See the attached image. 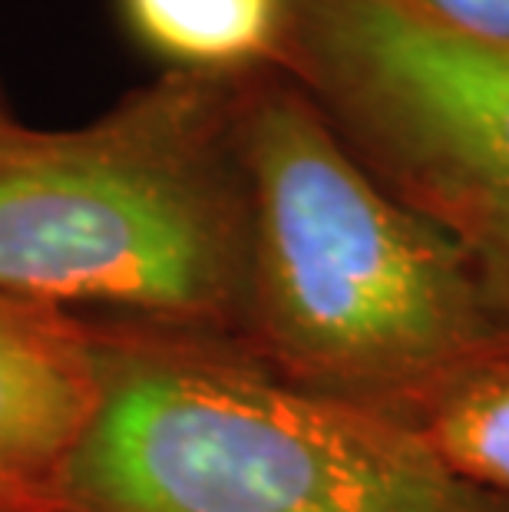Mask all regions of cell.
Returning a JSON list of instances; mask_svg holds the SVG:
<instances>
[{"mask_svg":"<svg viewBox=\"0 0 509 512\" xmlns=\"http://www.w3.org/2000/svg\"><path fill=\"white\" fill-rule=\"evenodd\" d=\"M116 10L162 73L252 76L285 63L288 0H116Z\"/></svg>","mask_w":509,"mask_h":512,"instance_id":"5","label":"cell"},{"mask_svg":"<svg viewBox=\"0 0 509 512\" xmlns=\"http://www.w3.org/2000/svg\"><path fill=\"white\" fill-rule=\"evenodd\" d=\"M238 143L252 248L235 341L255 361L404 423L483 367L496 334L467 255L351 156L291 76H245Z\"/></svg>","mask_w":509,"mask_h":512,"instance_id":"1","label":"cell"},{"mask_svg":"<svg viewBox=\"0 0 509 512\" xmlns=\"http://www.w3.org/2000/svg\"><path fill=\"white\" fill-rule=\"evenodd\" d=\"M96 403L90 321L0 294V512H63Z\"/></svg>","mask_w":509,"mask_h":512,"instance_id":"4","label":"cell"},{"mask_svg":"<svg viewBox=\"0 0 509 512\" xmlns=\"http://www.w3.org/2000/svg\"><path fill=\"white\" fill-rule=\"evenodd\" d=\"M86 321L100 403L63 512H493L420 427L311 394L235 337Z\"/></svg>","mask_w":509,"mask_h":512,"instance_id":"3","label":"cell"},{"mask_svg":"<svg viewBox=\"0 0 509 512\" xmlns=\"http://www.w3.org/2000/svg\"><path fill=\"white\" fill-rule=\"evenodd\" d=\"M460 37L509 47V0H404Z\"/></svg>","mask_w":509,"mask_h":512,"instance_id":"7","label":"cell"},{"mask_svg":"<svg viewBox=\"0 0 509 512\" xmlns=\"http://www.w3.org/2000/svg\"><path fill=\"white\" fill-rule=\"evenodd\" d=\"M14 123V113H10V106L4 103V93H0V129Z\"/></svg>","mask_w":509,"mask_h":512,"instance_id":"8","label":"cell"},{"mask_svg":"<svg viewBox=\"0 0 509 512\" xmlns=\"http://www.w3.org/2000/svg\"><path fill=\"white\" fill-rule=\"evenodd\" d=\"M245 76L159 73L93 123L0 129V294L238 337Z\"/></svg>","mask_w":509,"mask_h":512,"instance_id":"2","label":"cell"},{"mask_svg":"<svg viewBox=\"0 0 509 512\" xmlns=\"http://www.w3.org/2000/svg\"><path fill=\"white\" fill-rule=\"evenodd\" d=\"M430 450L467 486L509 489V374L460 387L420 427Z\"/></svg>","mask_w":509,"mask_h":512,"instance_id":"6","label":"cell"}]
</instances>
